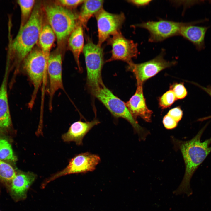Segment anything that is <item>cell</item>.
<instances>
[{
    "label": "cell",
    "mask_w": 211,
    "mask_h": 211,
    "mask_svg": "<svg viewBox=\"0 0 211 211\" xmlns=\"http://www.w3.org/2000/svg\"><path fill=\"white\" fill-rule=\"evenodd\" d=\"M200 87L211 97V88L210 87H205L201 86Z\"/></svg>",
    "instance_id": "30"
},
{
    "label": "cell",
    "mask_w": 211,
    "mask_h": 211,
    "mask_svg": "<svg viewBox=\"0 0 211 211\" xmlns=\"http://www.w3.org/2000/svg\"><path fill=\"white\" fill-rule=\"evenodd\" d=\"M207 19L185 23L181 28L179 35L192 43L198 51L205 47V38L209 26H199L195 25L207 21Z\"/></svg>",
    "instance_id": "14"
},
{
    "label": "cell",
    "mask_w": 211,
    "mask_h": 211,
    "mask_svg": "<svg viewBox=\"0 0 211 211\" xmlns=\"http://www.w3.org/2000/svg\"><path fill=\"white\" fill-rule=\"evenodd\" d=\"M135 94L125 104L134 118L136 120L138 117L142 118L147 122H150L152 111L147 108L144 98L142 84H137Z\"/></svg>",
    "instance_id": "15"
},
{
    "label": "cell",
    "mask_w": 211,
    "mask_h": 211,
    "mask_svg": "<svg viewBox=\"0 0 211 211\" xmlns=\"http://www.w3.org/2000/svg\"><path fill=\"white\" fill-rule=\"evenodd\" d=\"M165 51L162 50L154 58L147 62L138 64L132 61L128 64L127 69L132 72L136 77L137 84H143L147 79L155 75L161 70L173 66L175 61H167L164 58Z\"/></svg>",
    "instance_id": "7"
},
{
    "label": "cell",
    "mask_w": 211,
    "mask_h": 211,
    "mask_svg": "<svg viewBox=\"0 0 211 211\" xmlns=\"http://www.w3.org/2000/svg\"><path fill=\"white\" fill-rule=\"evenodd\" d=\"M42 19L41 7L37 5L28 21L20 28L9 45L7 60L15 59L18 64L23 60L38 40L43 27Z\"/></svg>",
    "instance_id": "2"
},
{
    "label": "cell",
    "mask_w": 211,
    "mask_h": 211,
    "mask_svg": "<svg viewBox=\"0 0 211 211\" xmlns=\"http://www.w3.org/2000/svg\"><path fill=\"white\" fill-rule=\"evenodd\" d=\"M163 123L164 127L169 130L175 128L178 124L177 122L167 114L164 117Z\"/></svg>",
    "instance_id": "26"
},
{
    "label": "cell",
    "mask_w": 211,
    "mask_h": 211,
    "mask_svg": "<svg viewBox=\"0 0 211 211\" xmlns=\"http://www.w3.org/2000/svg\"><path fill=\"white\" fill-rule=\"evenodd\" d=\"M45 11L49 25L54 32L58 42L61 43L69 36L76 27L78 16L59 5L47 6Z\"/></svg>",
    "instance_id": "4"
},
{
    "label": "cell",
    "mask_w": 211,
    "mask_h": 211,
    "mask_svg": "<svg viewBox=\"0 0 211 211\" xmlns=\"http://www.w3.org/2000/svg\"><path fill=\"white\" fill-rule=\"evenodd\" d=\"M170 88L173 92L176 99H183L187 95V90L183 83H174L171 85Z\"/></svg>",
    "instance_id": "25"
},
{
    "label": "cell",
    "mask_w": 211,
    "mask_h": 211,
    "mask_svg": "<svg viewBox=\"0 0 211 211\" xmlns=\"http://www.w3.org/2000/svg\"><path fill=\"white\" fill-rule=\"evenodd\" d=\"M100 122L94 119L90 122H83L79 121L72 123L68 131L63 134L62 138L64 142H74L78 145H81L83 139L88 132Z\"/></svg>",
    "instance_id": "16"
},
{
    "label": "cell",
    "mask_w": 211,
    "mask_h": 211,
    "mask_svg": "<svg viewBox=\"0 0 211 211\" xmlns=\"http://www.w3.org/2000/svg\"><path fill=\"white\" fill-rule=\"evenodd\" d=\"M21 12V20L20 28L23 27L30 18L35 3L34 0H18Z\"/></svg>",
    "instance_id": "23"
},
{
    "label": "cell",
    "mask_w": 211,
    "mask_h": 211,
    "mask_svg": "<svg viewBox=\"0 0 211 211\" xmlns=\"http://www.w3.org/2000/svg\"><path fill=\"white\" fill-rule=\"evenodd\" d=\"M112 47L111 56L106 61L108 62L121 60L127 64L132 61L138 54L137 45L134 41L125 38L120 31L110 37L107 40Z\"/></svg>",
    "instance_id": "11"
},
{
    "label": "cell",
    "mask_w": 211,
    "mask_h": 211,
    "mask_svg": "<svg viewBox=\"0 0 211 211\" xmlns=\"http://www.w3.org/2000/svg\"><path fill=\"white\" fill-rule=\"evenodd\" d=\"M36 178L37 175L32 172L17 171L7 191L15 202L23 200L26 198L28 191Z\"/></svg>",
    "instance_id": "13"
},
{
    "label": "cell",
    "mask_w": 211,
    "mask_h": 211,
    "mask_svg": "<svg viewBox=\"0 0 211 211\" xmlns=\"http://www.w3.org/2000/svg\"><path fill=\"white\" fill-rule=\"evenodd\" d=\"M8 69L9 67L6 66L5 73L0 87V130L8 128L11 124L7 93Z\"/></svg>",
    "instance_id": "17"
},
{
    "label": "cell",
    "mask_w": 211,
    "mask_h": 211,
    "mask_svg": "<svg viewBox=\"0 0 211 211\" xmlns=\"http://www.w3.org/2000/svg\"><path fill=\"white\" fill-rule=\"evenodd\" d=\"M47 74L49 81V108L52 110V101L58 90L64 91L62 77V59L59 53L50 54L48 59Z\"/></svg>",
    "instance_id": "12"
},
{
    "label": "cell",
    "mask_w": 211,
    "mask_h": 211,
    "mask_svg": "<svg viewBox=\"0 0 211 211\" xmlns=\"http://www.w3.org/2000/svg\"><path fill=\"white\" fill-rule=\"evenodd\" d=\"M167 114L178 123L182 117L183 113L181 108L178 107L171 109Z\"/></svg>",
    "instance_id": "27"
},
{
    "label": "cell",
    "mask_w": 211,
    "mask_h": 211,
    "mask_svg": "<svg viewBox=\"0 0 211 211\" xmlns=\"http://www.w3.org/2000/svg\"><path fill=\"white\" fill-rule=\"evenodd\" d=\"M48 59L41 50L38 49L33 50L23 61L24 69L33 87L28 103L30 110L33 107L39 90L47 74Z\"/></svg>",
    "instance_id": "5"
},
{
    "label": "cell",
    "mask_w": 211,
    "mask_h": 211,
    "mask_svg": "<svg viewBox=\"0 0 211 211\" xmlns=\"http://www.w3.org/2000/svg\"><path fill=\"white\" fill-rule=\"evenodd\" d=\"M185 23L162 19L157 21L144 22L135 24V27L144 28L149 33V41L152 42L162 41L176 35H179L181 27Z\"/></svg>",
    "instance_id": "9"
},
{
    "label": "cell",
    "mask_w": 211,
    "mask_h": 211,
    "mask_svg": "<svg viewBox=\"0 0 211 211\" xmlns=\"http://www.w3.org/2000/svg\"><path fill=\"white\" fill-rule=\"evenodd\" d=\"M206 126L203 127L190 140L183 141L172 138L176 148L180 150L185 165L183 179L178 187L173 193L175 195L186 194L189 196L192 193L190 182L198 167L211 152V137L204 142L201 138Z\"/></svg>",
    "instance_id": "1"
},
{
    "label": "cell",
    "mask_w": 211,
    "mask_h": 211,
    "mask_svg": "<svg viewBox=\"0 0 211 211\" xmlns=\"http://www.w3.org/2000/svg\"><path fill=\"white\" fill-rule=\"evenodd\" d=\"M87 71V85L91 93L103 84L101 70L104 53L101 46L88 38L83 50Z\"/></svg>",
    "instance_id": "6"
},
{
    "label": "cell",
    "mask_w": 211,
    "mask_h": 211,
    "mask_svg": "<svg viewBox=\"0 0 211 211\" xmlns=\"http://www.w3.org/2000/svg\"><path fill=\"white\" fill-rule=\"evenodd\" d=\"M100 161L101 158L97 155L89 152L79 154L71 159L64 169L46 179L44 183L47 185L55 179L67 175L92 171Z\"/></svg>",
    "instance_id": "8"
},
{
    "label": "cell",
    "mask_w": 211,
    "mask_h": 211,
    "mask_svg": "<svg viewBox=\"0 0 211 211\" xmlns=\"http://www.w3.org/2000/svg\"></svg>",
    "instance_id": "31"
},
{
    "label": "cell",
    "mask_w": 211,
    "mask_h": 211,
    "mask_svg": "<svg viewBox=\"0 0 211 211\" xmlns=\"http://www.w3.org/2000/svg\"><path fill=\"white\" fill-rule=\"evenodd\" d=\"M176 100L173 92L170 89L164 93L160 98L159 105L162 108H167L172 105Z\"/></svg>",
    "instance_id": "24"
},
{
    "label": "cell",
    "mask_w": 211,
    "mask_h": 211,
    "mask_svg": "<svg viewBox=\"0 0 211 211\" xmlns=\"http://www.w3.org/2000/svg\"><path fill=\"white\" fill-rule=\"evenodd\" d=\"M16 173L11 165L0 159V181L6 190Z\"/></svg>",
    "instance_id": "21"
},
{
    "label": "cell",
    "mask_w": 211,
    "mask_h": 211,
    "mask_svg": "<svg viewBox=\"0 0 211 211\" xmlns=\"http://www.w3.org/2000/svg\"><path fill=\"white\" fill-rule=\"evenodd\" d=\"M97 22L98 42L102 44L111 36L120 31L125 17L122 12L119 14L110 13L103 8L95 15Z\"/></svg>",
    "instance_id": "10"
},
{
    "label": "cell",
    "mask_w": 211,
    "mask_h": 211,
    "mask_svg": "<svg viewBox=\"0 0 211 211\" xmlns=\"http://www.w3.org/2000/svg\"><path fill=\"white\" fill-rule=\"evenodd\" d=\"M104 1L102 0H84L78 16L80 22L84 27H86L90 18L103 8Z\"/></svg>",
    "instance_id": "19"
},
{
    "label": "cell",
    "mask_w": 211,
    "mask_h": 211,
    "mask_svg": "<svg viewBox=\"0 0 211 211\" xmlns=\"http://www.w3.org/2000/svg\"><path fill=\"white\" fill-rule=\"evenodd\" d=\"M84 1V0H60L58 1L63 6L74 8L83 3Z\"/></svg>",
    "instance_id": "28"
},
{
    "label": "cell",
    "mask_w": 211,
    "mask_h": 211,
    "mask_svg": "<svg viewBox=\"0 0 211 211\" xmlns=\"http://www.w3.org/2000/svg\"><path fill=\"white\" fill-rule=\"evenodd\" d=\"M114 117L127 120L141 140H144L149 134L148 131L140 126L132 116L125 103L115 96L103 84L92 92Z\"/></svg>",
    "instance_id": "3"
},
{
    "label": "cell",
    "mask_w": 211,
    "mask_h": 211,
    "mask_svg": "<svg viewBox=\"0 0 211 211\" xmlns=\"http://www.w3.org/2000/svg\"><path fill=\"white\" fill-rule=\"evenodd\" d=\"M82 25L79 22L70 34L68 40V45L72 52L80 72L82 71L79 62L80 55L84 46Z\"/></svg>",
    "instance_id": "18"
},
{
    "label": "cell",
    "mask_w": 211,
    "mask_h": 211,
    "mask_svg": "<svg viewBox=\"0 0 211 211\" xmlns=\"http://www.w3.org/2000/svg\"><path fill=\"white\" fill-rule=\"evenodd\" d=\"M0 159L13 162L17 160L10 144L6 139L2 137H0Z\"/></svg>",
    "instance_id": "22"
},
{
    "label": "cell",
    "mask_w": 211,
    "mask_h": 211,
    "mask_svg": "<svg viewBox=\"0 0 211 211\" xmlns=\"http://www.w3.org/2000/svg\"><path fill=\"white\" fill-rule=\"evenodd\" d=\"M127 2L137 7H143L149 4L152 0H130Z\"/></svg>",
    "instance_id": "29"
},
{
    "label": "cell",
    "mask_w": 211,
    "mask_h": 211,
    "mask_svg": "<svg viewBox=\"0 0 211 211\" xmlns=\"http://www.w3.org/2000/svg\"><path fill=\"white\" fill-rule=\"evenodd\" d=\"M55 35L49 25L43 26L40 32L38 42L41 50L48 59L50 51L55 39Z\"/></svg>",
    "instance_id": "20"
}]
</instances>
